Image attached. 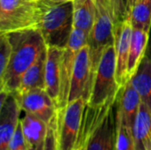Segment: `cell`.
Wrapping results in <instances>:
<instances>
[{
	"mask_svg": "<svg viewBox=\"0 0 151 150\" xmlns=\"http://www.w3.org/2000/svg\"><path fill=\"white\" fill-rule=\"evenodd\" d=\"M112 12L115 19V24L121 22L128 18V0H110Z\"/></svg>",
	"mask_w": 151,
	"mask_h": 150,
	"instance_id": "26",
	"label": "cell"
},
{
	"mask_svg": "<svg viewBox=\"0 0 151 150\" xmlns=\"http://www.w3.org/2000/svg\"><path fill=\"white\" fill-rule=\"evenodd\" d=\"M12 46L9 65L0 77V90L15 93L19 87L21 77L47 48L45 41L37 28L7 34Z\"/></svg>",
	"mask_w": 151,
	"mask_h": 150,
	"instance_id": "2",
	"label": "cell"
},
{
	"mask_svg": "<svg viewBox=\"0 0 151 150\" xmlns=\"http://www.w3.org/2000/svg\"><path fill=\"white\" fill-rule=\"evenodd\" d=\"M147 150H151V147L150 148H149V149H147Z\"/></svg>",
	"mask_w": 151,
	"mask_h": 150,
	"instance_id": "32",
	"label": "cell"
},
{
	"mask_svg": "<svg viewBox=\"0 0 151 150\" xmlns=\"http://www.w3.org/2000/svg\"><path fill=\"white\" fill-rule=\"evenodd\" d=\"M95 73L96 71L92 64L89 46L86 44L81 49L76 58L68 96V103L79 98L84 99L88 103L92 92Z\"/></svg>",
	"mask_w": 151,
	"mask_h": 150,
	"instance_id": "9",
	"label": "cell"
},
{
	"mask_svg": "<svg viewBox=\"0 0 151 150\" xmlns=\"http://www.w3.org/2000/svg\"><path fill=\"white\" fill-rule=\"evenodd\" d=\"M12 46L7 34L0 35V77H2L9 65L12 57Z\"/></svg>",
	"mask_w": 151,
	"mask_h": 150,
	"instance_id": "23",
	"label": "cell"
},
{
	"mask_svg": "<svg viewBox=\"0 0 151 150\" xmlns=\"http://www.w3.org/2000/svg\"><path fill=\"white\" fill-rule=\"evenodd\" d=\"M115 150H135V140L133 129L125 124L122 116L118 111H116Z\"/></svg>",
	"mask_w": 151,
	"mask_h": 150,
	"instance_id": "22",
	"label": "cell"
},
{
	"mask_svg": "<svg viewBox=\"0 0 151 150\" xmlns=\"http://www.w3.org/2000/svg\"><path fill=\"white\" fill-rule=\"evenodd\" d=\"M7 150H28V147L22 131L20 120L9 142Z\"/></svg>",
	"mask_w": 151,
	"mask_h": 150,
	"instance_id": "25",
	"label": "cell"
},
{
	"mask_svg": "<svg viewBox=\"0 0 151 150\" xmlns=\"http://www.w3.org/2000/svg\"><path fill=\"white\" fill-rule=\"evenodd\" d=\"M121 89L116 78L115 43L108 46L103 52L95 73L90 98L87 104L100 106L117 97Z\"/></svg>",
	"mask_w": 151,
	"mask_h": 150,
	"instance_id": "5",
	"label": "cell"
},
{
	"mask_svg": "<svg viewBox=\"0 0 151 150\" xmlns=\"http://www.w3.org/2000/svg\"><path fill=\"white\" fill-rule=\"evenodd\" d=\"M20 124L28 149L36 147L45 140L49 131V124L43 120L25 113L24 117L20 118Z\"/></svg>",
	"mask_w": 151,
	"mask_h": 150,
	"instance_id": "17",
	"label": "cell"
},
{
	"mask_svg": "<svg viewBox=\"0 0 151 150\" xmlns=\"http://www.w3.org/2000/svg\"><path fill=\"white\" fill-rule=\"evenodd\" d=\"M131 22L134 27L151 31V0H139L130 13Z\"/></svg>",
	"mask_w": 151,
	"mask_h": 150,
	"instance_id": "21",
	"label": "cell"
},
{
	"mask_svg": "<svg viewBox=\"0 0 151 150\" xmlns=\"http://www.w3.org/2000/svg\"><path fill=\"white\" fill-rule=\"evenodd\" d=\"M37 1H40V0H37Z\"/></svg>",
	"mask_w": 151,
	"mask_h": 150,
	"instance_id": "33",
	"label": "cell"
},
{
	"mask_svg": "<svg viewBox=\"0 0 151 150\" xmlns=\"http://www.w3.org/2000/svg\"><path fill=\"white\" fill-rule=\"evenodd\" d=\"M96 16L92 30L88 35V44L90 50L91 60L96 71L104 50L115 43V19L110 0H98L96 3Z\"/></svg>",
	"mask_w": 151,
	"mask_h": 150,
	"instance_id": "6",
	"label": "cell"
},
{
	"mask_svg": "<svg viewBox=\"0 0 151 150\" xmlns=\"http://www.w3.org/2000/svg\"><path fill=\"white\" fill-rule=\"evenodd\" d=\"M21 109L17 97L10 93L0 103V150H7L9 142L19 123Z\"/></svg>",
	"mask_w": 151,
	"mask_h": 150,
	"instance_id": "12",
	"label": "cell"
},
{
	"mask_svg": "<svg viewBox=\"0 0 151 150\" xmlns=\"http://www.w3.org/2000/svg\"><path fill=\"white\" fill-rule=\"evenodd\" d=\"M133 33V25L130 17L115 24V49H116V78L122 88L130 80L127 71L128 57Z\"/></svg>",
	"mask_w": 151,
	"mask_h": 150,
	"instance_id": "11",
	"label": "cell"
},
{
	"mask_svg": "<svg viewBox=\"0 0 151 150\" xmlns=\"http://www.w3.org/2000/svg\"><path fill=\"white\" fill-rule=\"evenodd\" d=\"M135 150H147L142 142H135Z\"/></svg>",
	"mask_w": 151,
	"mask_h": 150,
	"instance_id": "28",
	"label": "cell"
},
{
	"mask_svg": "<svg viewBox=\"0 0 151 150\" xmlns=\"http://www.w3.org/2000/svg\"><path fill=\"white\" fill-rule=\"evenodd\" d=\"M130 80L140 95L142 102L151 111V61L147 55Z\"/></svg>",
	"mask_w": 151,
	"mask_h": 150,
	"instance_id": "18",
	"label": "cell"
},
{
	"mask_svg": "<svg viewBox=\"0 0 151 150\" xmlns=\"http://www.w3.org/2000/svg\"><path fill=\"white\" fill-rule=\"evenodd\" d=\"M55 3H66V2H73V0H51Z\"/></svg>",
	"mask_w": 151,
	"mask_h": 150,
	"instance_id": "30",
	"label": "cell"
},
{
	"mask_svg": "<svg viewBox=\"0 0 151 150\" xmlns=\"http://www.w3.org/2000/svg\"><path fill=\"white\" fill-rule=\"evenodd\" d=\"M40 16L37 29L47 46L65 49L73 31V2L55 3L40 0Z\"/></svg>",
	"mask_w": 151,
	"mask_h": 150,
	"instance_id": "3",
	"label": "cell"
},
{
	"mask_svg": "<svg viewBox=\"0 0 151 150\" xmlns=\"http://www.w3.org/2000/svg\"><path fill=\"white\" fill-rule=\"evenodd\" d=\"M93 1H94V2H95V3H96V2H97V1H98V0H93Z\"/></svg>",
	"mask_w": 151,
	"mask_h": 150,
	"instance_id": "31",
	"label": "cell"
},
{
	"mask_svg": "<svg viewBox=\"0 0 151 150\" xmlns=\"http://www.w3.org/2000/svg\"><path fill=\"white\" fill-rule=\"evenodd\" d=\"M14 95L17 97L22 111L31 114L47 124H50L58 113V109L56 103L44 88H34Z\"/></svg>",
	"mask_w": 151,
	"mask_h": 150,
	"instance_id": "10",
	"label": "cell"
},
{
	"mask_svg": "<svg viewBox=\"0 0 151 150\" xmlns=\"http://www.w3.org/2000/svg\"><path fill=\"white\" fill-rule=\"evenodd\" d=\"M37 0H0V34L37 28Z\"/></svg>",
	"mask_w": 151,
	"mask_h": 150,
	"instance_id": "4",
	"label": "cell"
},
{
	"mask_svg": "<svg viewBox=\"0 0 151 150\" xmlns=\"http://www.w3.org/2000/svg\"><path fill=\"white\" fill-rule=\"evenodd\" d=\"M47 60V48L40 54L35 62L25 72L21 77L19 88L14 95H20L34 88L45 89V69Z\"/></svg>",
	"mask_w": 151,
	"mask_h": 150,
	"instance_id": "15",
	"label": "cell"
},
{
	"mask_svg": "<svg viewBox=\"0 0 151 150\" xmlns=\"http://www.w3.org/2000/svg\"><path fill=\"white\" fill-rule=\"evenodd\" d=\"M56 117L49 124V131L45 140L35 148L28 149V150H57L56 141Z\"/></svg>",
	"mask_w": 151,
	"mask_h": 150,
	"instance_id": "24",
	"label": "cell"
},
{
	"mask_svg": "<svg viewBox=\"0 0 151 150\" xmlns=\"http://www.w3.org/2000/svg\"><path fill=\"white\" fill-rule=\"evenodd\" d=\"M87 103L79 98L58 109L56 118L57 150H76Z\"/></svg>",
	"mask_w": 151,
	"mask_h": 150,
	"instance_id": "7",
	"label": "cell"
},
{
	"mask_svg": "<svg viewBox=\"0 0 151 150\" xmlns=\"http://www.w3.org/2000/svg\"><path fill=\"white\" fill-rule=\"evenodd\" d=\"M141 103V96L129 80L119 91L117 100V111L122 116L125 124L132 129Z\"/></svg>",
	"mask_w": 151,
	"mask_h": 150,
	"instance_id": "14",
	"label": "cell"
},
{
	"mask_svg": "<svg viewBox=\"0 0 151 150\" xmlns=\"http://www.w3.org/2000/svg\"><path fill=\"white\" fill-rule=\"evenodd\" d=\"M88 34L84 31L73 28L67 46L65 48L61 59V79H60V95L58 103V109L65 107L68 103V96L71 88L73 72L77 56L81 49L88 44Z\"/></svg>",
	"mask_w": 151,
	"mask_h": 150,
	"instance_id": "8",
	"label": "cell"
},
{
	"mask_svg": "<svg viewBox=\"0 0 151 150\" xmlns=\"http://www.w3.org/2000/svg\"><path fill=\"white\" fill-rule=\"evenodd\" d=\"M73 27L89 35L96 16V4L93 0H73Z\"/></svg>",
	"mask_w": 151,
	"mask_h": 150,
	"instance_id": "19",
	"label": "cell"
},
{
	"mask_svg": "<svg viewBox=\"0 0 151 150\" xmlns=\"http://www.w3.org/2000/svg\"><path fill=\"white\" fill-rule=\"evenodd\" d=\"M133 133L135 142H142L146 149L150 147L151 111L142 102L134 124Z\"/></svg>",
	"mask_w": 151,
	"mask_h": 150,
	"instance_id": "20",
	"label": "cell"
},
{
	"mask_svg": "<svg viewBox=\"0 0 151 150\" xmlns=\"http://www.w3.org/2000/svg\"><path fill=\"white\" fill-rule=\"evenodd\" d=\"M146 55L149 57V58L150 59L151 61V31H150V41H149V45H148V50H147V53Z\"/></svg>",
	"mask_w": 151,
	"mask_h": 150,
	"instance_id": "29",
	"label": "cell"
},
{
	"mask_svg": "<svg viewBox=\"0 0 151 150\" xmlns=\"http://www.w3.org/2000/svg\"><path fill=\"white\" fill-rule=\"evenodd\" d=\"M139 0H128V5H127V11H128V17L130 16L131 11L133 10L134 6Z\"/></svg>",
	"mask_w": 151,
	"mask_h": 150,
	"instance_id": "27",
	"label": "cell"
},
{
	"mask_svg": "<svg viewBox=\"0 0 151 150\" xmlns=\"http://www.w3.org/2000/svg\"><path fill=\"white\" fill-rule=\"evenodd\" d=\"M65 49L47 46V60L45 69V90L54 100L57 106L60 95L61 59Z\"/></svg>",
	"mask_w": 151,
	"mask_h": 150,
	"instance_id": "13",
	"label": "cell"
},
{
	"mask_svg": "<svg viewBox=\"0 0 151 150\" xmlns=\"http://www.w3.org/2000/svg\"><path fill=\"white\" fill-rule=\"evenodd\" d=\"M150 33L144 29L134 27L131 38L127 71L129 78H131L138 70L143 57L146 56Z\"/></svg>",
	"mask_w": 151,
	"mask_h": 150,
	"instance_id": "16",
	"label": "cell"
},
{
	"mask_svg": "<svg viewBox=\"0 0 151 150\" xmlns=\"http://www.w3.org/2000/svg\"><path fill=\"white\" fill-rule=\"evenodd\" d=\"M118 96L100 106L86 105L76 150H115Z\"/></svg>",
	"mask_w": 151,
	"mask_h": 150,
	"instance_id": "1",
	"label": "cell"
}]
</instances>
